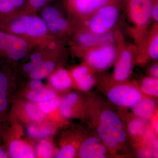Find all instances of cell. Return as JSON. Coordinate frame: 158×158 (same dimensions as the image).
I'll return each mask as SVG.
<instances>
[{
	"label": "cell",
	"mask_w": 158,
	"mask_h": 158,
	"mask_svg": "<svg viewBox=\"0 0 158 158\" xmlns=\"http://www.w3.org/2000/svg\"><path fill=\"white\" fill-rule=\"evenodd\" d=\"M0 30L10 32L20 37L40 39L48 32L45 23L41 17L26 15L13 19L0 20Z\"/></svg>",
	"instance_id": "obj_1"
},
{
	"label": "cell",
	"mask_w": 158,
	"mask_h": 158,
	"mask_svg": "<svg viewBox=\"0 0 158 158\" xmlns=\"http://www.w3.org/2000/svg\"><path fill=\"white\" fill-rule=\"evenodd\" d=\"M116 0H113L93 13L87 22L89 32L102 35L109 33L116 24L119 10Z\"/></svg>",
	"instance_id": "obj_2"
},
{
	"label": "cell",
	"mask_w": 158,
	"mask_h": 158,
	"mask_svg": "<svg viewBox=\"0 0 158 158\" xmlns=\"http://www.w3.org/2000/svg\"><path fill=\"white\" fill-rule=\"evenodd\" d=\"M28 47L24 38L0 30V57L7 56L19 61L25 56Z\"/></svg>",
	"instance_id": "obj_3"
},
{
	"label": "cell",
	"mask_w": 158,
	"mask_h": 158,
	"mask_svg": "<svg viewBox=\"0 0 158 158\" xmlns=\"http://www.w3.org/2000/svg\"><path fill=\"white\" fill-rule=\"evenodd\" d=\"M117 50L111 42L103 44L90 48L86 59L88 64L99 70L109 67L116 59Z\"/></svg>",
	"instance_id": "obj_4"
},
{
	"label": "cell",
	"mask_w": 158,
	"mask_h": 158,
	"mask_svg": "<svg viewBox=\"0 0 158 158\" xmlns=\"http://www.w3.org/2000/svg\"><path fill=\"white\" fill-rule=\"evenodd\" d=\"M130 20L139 29L146 27L152 18L154 0H124Z\"/></svg>",
	"instance_id": "obj_5"
},
{
	"label": "cell",
	"mask_w": 158,
	"mask_h": 158,
	"mask_svg": "<svg viewBox=\"0 0 158 158\" xmlns=\"http://www.w3.org/2000/svg\"><path fill=\"white\" fill-rule=\"evenodd\" d=\"M110 101L119 106L134 107L142 99V94L137 88L129 85H120L113 87L108 92Z\"/></svg>",
	"instance_id": "obj_6"
},
{
	"label": "cell",
	"mask_w": 158,
	"mask_h": 158,
	"mask_svg": "<svg viewBox=\"0 0 158 158\" xmlns=\"http://www.w3.org/2000/svg\"><path fill=\"white\" fill-rule=\"evenodd\" d=\"M100 125L109 132L118 144L125 141L126 135L123 124L116 113L110 110H106L102 113Z\"/></svg>",
	"instance_id": "obj_7"
},
{
	"label": "cell",
	"mask_w": 158,
	"mask_h": 158,
	"mask_svg": "<svg viewBox=\"0 0 158 158\" xmlns=\"http://www.w3.org/2000/svg\"><path fill=\"white\" fill-rule=\"evenodd\" d=\"M41 18L45 23L48 31L52 33H59L65 31L68 24L55 6L47 5L42 9Z\"/></svg>",
	"instance_id": "obj_8"
},
{
	"label": "cell",
	"mask_w": 158,
	"mask_h": 158,
	"mask_svg": "<svg viewBox=\"0 0 158 158\" xmlns=\"http://www.w3.org/2000/svg\"><path fill=\"white\" fill-rule=\"evenodd\" d=\"M133 56L130 49L124 48L121 51L115 65L113 76L117 81H125L129 76L132 67Z\"/></svg>",
	"instance_id": "obj_9"
},
{
	"label": "cell",
	"mask_w": 158,
	"mask_h": 158,
	"mask_svg": "<svg viewBox=\"0 0 158 158\" xmlns=\"http://www.w3.org/2000/svg\"><path fill=\"white\" fill-rule=\"evenodd\" d=\"M106 150L98 138H90L81 145L79 151L82 158H103L106 156Z\"/></svg>",
	"instance_id": "obj_10"
},
{
	"label": "cell",
	"mask_w": 158,
	"mask_h": 158,
	"mask_svg": "<svg viewBox=\"0 0 158 158\" xmlns=\"http://www.w3.org/2000/svg\"><path fill=\"white\" fill-rule=\"evenodd\" d=\"M113 0H69L71 6L79 14H92Z\"/></svg>",
	"instance_id": "obj_11"
},
{
	"label": "cell",
	"mask_w": 158,
	"mask_h": 158,
	"mask_svg": "<svg viewBox=\"0 0 158 158\" xmlns=\"http://www.w3.org/2000/svg\"><path fill=\"white\" fill-rule=\"evenodd\" d=\"M113 38L112 34L109 33L98 35L88 31L79 34L77 40L83 47L90 48L103 44L111 42Z\"/></svg>",
	"instance_id": "obj_12"
},
{
	"label": "cell",
	"mask_w": 158,
	"mask_h": 158,
	"mask_svg": "<svg viewBox=\"0 0 158 158\" xmlns=\"http://www.w3.org/2000/svg\"><path fill=\"white\" fill-rule=\"evenodd\" d=\"M26 0H0V20L8 19L24 7Z\"/></svg>",
	"instance_id": "obj_13"
},
{
	"label": "cell",
	"mask_w": 158,
	"mask_h": 158,
	"mask_svg": "<svg viewBox=\"0 0 158 158\" xmlns=\"http://www.w3.org/2000/svg\"><path fill=\"white\" fill-rule=\"evenodd\" d=\"M9 151L12 157L32 158L34 157V152L28 144L19 141H12L9 146Z\"/></svg>",
	"instance_id": "obj_14"
},
{
	"label": "cell",
	"mask_w": 158,
	"mask_h": 158,
	"mask_svg": "<svg viewBox=\"0 0 158 158\" xmlns=\"http://www.w3.org/2000/svg\"><path fill=\"white\" fill-rule=\"evenodd\" d=\"M50 83L53 87L63 90L70 86L71 80L68 73L65 69H60L53 74L50 77Z\"/></svg>",
	"instance_id": "obj_15"
},
{
	"label": "cell",
	"mask_w": 158,
	"mask_h": 158,
	"mask_svg": "<svg viewBox=\"0 0 158 158\" xmlns=\"http://www.w3.org/2000/svg\"><path fill=\"white\" fill-rule=\"evenodd\" d=\"M156 103L153 100L146 99L134 106V112L140 118H147L151 116L155 108Z\"/></svg>",
	"instance_id": "obj_16"
},
{
	"label": "cell",
	"mask_w": 158,
	"mask_h": 158,
	"mask_svg": "<svg viewBox=\"0 0 158 158\" xmlns=\"http://www.w3.org/2000/svg\"><path fill=\"white\" fill-rule=\"evenodd\" d=\"M56 64L52 61H43L41 64L30 73V77L33 79L41 80L48 76L54 70Z\"/></svg>",
	"instance_id": "obj_17"
},
{
	"label": "cell",
	"mask_w": 158,
	"mask_h": 158,
	"mask_svg": "<svg viewBox=\"0 0 158 158\" xmlns=\"http://www.w3.org/2000/svg\"><path fill=\"white\" fill-rule=\"evenodd\" d=\"M8 85V76L5 72L0 67V113L4 112L7 108Z\"/></svg>",
	"instance_id": "obj_18"
},
{
	"label": "cell",
	"mask_w": 158,
	"mask_h": 158,
	"mask_svg": "<svg viewBox=\"0 0 158 158\" xmlns=\"http://www.w3.org/2000/svg\"><path fill=\"white\" fill-rule=\"evenodd\" d=\"M56 94L52 90L43 88L29 92L27 97L29 99L35 102H44L55 98Z\"/></svg>",
	"instance_id": "obj_19"
},
{
	"label": "cell",
	"mask_w": 158,
	"mask_h": 158,
	"mask_svg": "<svg viewBox=\"0 0 158 158\" xmlns=\"http://www.w3.org/2000/svg\"><path fill=\"white\" fill-rule=\"evenodd\" d=\"M141 90L146 94L152 96H158V81L157 78L148 77L143 80Z\"/></svg>",
	"instance_id": "obj_20"
},
{
	"label": "cell",
	"mask_w": 158,
	"mask_h": 158,
	"mask_svg": "<svg viewBox=\"0 0 158 158\" xmlns=\"http://www.w3.org/2000/svg\"><path fill=\"white\" fill-rule=\"evenodd\" d=\"M78 99L77 95L76 93H70L64 99L61 108L62 116L65 118H70L72 114V107L76 103Z\"/></svg>",
	"instance_id": "obj_21"
},
{
	"label": "cell",
	"mask_w": 158,
	"mask_h": 158,
	"mask_svg": "<svg viewBox=\"0 0 158 158\" xmlns=\"http://www.w3.org/2000/svg\"><path fill=\"white\" fill-rule=\"evenodd\" d=\"M53 152L52 145L50 142L44 141L40 143L37 149V155L40 157H52Z\"/></svg>",
	"instance_id": "obj_22"
},
{
	"label": "cell",
	"mask_w": 158,
	"mask_h": 158,
	"mask_svg": "<svg viewBox=\"0 0 158 158\" xmlns=\"http://www.w3.org/2000/svg\"><path fill=\"white\" fill-rule=\"evenodd\" d=\"M148 53L150 57L153 59L158 58V31L152 36L147 48Z\"/></svg>",
	"instance_id": "obj_23"
},
{
	"label": "cell",
	"mask_w": 158,
	"mask_h": 158,
	"mask_svg": "<svg viewBox=\"0 0 158 158\" xmlns=\"http://www.w3.org/2000/svg\"><path fill=\"white\" fill-rule=\"evenodd\" d=\"M28 133L30 136L35 138H44L49 135L52 133V130L48 127H38L31 126L28 128Z\"/></svg>",
	"instance_id": "obj_24"
},
{
	"label": "cell",
	"mask_w": 158,
	"mask_h": 158,
	"mask_svg": "<svg viewBox=\"0 0 158 158\" xmlns=\"http://www.w3.org/2000/svg\"><path fill=\"white\" fill-rule=\"evenodd\" d=\"M26 110L29 116L35 121H40L44 118L43 113L39 107L32 103L26 105Z\"/></svg>",
	"instance_id": "obj_25"
},
{
	"label": "cell",
	"mask_w": 158,
	"mask_h": 158,
	"mask_svg": "<svg viewBox=\"0 0 158 158\" xmlns=\"http://www.w3.org/2000/svg\"><path fill=\"white\" fill-rule=\"evenodd\" d=\"M61 104V100L59 98H53L46 101L41 102L39 108L44 113H49L56 110Z\"/></svg>",
	"instance_id": "obj_26"
},
{
	"label": "cell",
	"mask_w": 158,
	"mask_h": 158,
	"mask_svg": "<svg viewBox=\"0 0 158 158\" xmlns=\"http://www.w3.org/2000/svg\"><path fill=\"white\" fill-rule=\"evenodd\" d=\"M144 128V123L141 119L136 118L132 120L128 126V131L131 135L138 136L142 134Z\"/></svg>",
	"instance_id": "obj_27"
},
{
	"label": "cell",
	"mask_w": 158,
	"mask_h": 158,
	"mask_svg": "<svg viewBox=\"0 0 158 158\" xmlns=\"http://www.w3.org/2000/svg\"><path fill=\"white\" fill-rule=\"evenodd\" d=\"M76 81L79 88L82 90H89L93 86L94 78L93 75L88 73Z\"/></svg>",
	"instance_id": "obj_28"
},
{
	"label": "cell",
	"mask_w": 158,
	"mask_h": 158,
	"mask_svg": "<svg viewBox=\"0 0 158 158\" xmlns=\"http://www.w3.org/2000/svg\"><path fill=\"white\" fill-rule=\"evenodd\" d=\"M52 0H26L24 7L30 10H38L43 9Z\"/></svg>",
	"instance_id": "obj_29"
},
{
	"label": "cell",
	"mask_w": 158,
	"mask_h": 158,
	"mask_svg": "<svg viewBox=\"0 0 158 158\" xmlns=\"http://www.w3.org/2000/svg\"><path fill=\"white\" fill-rule=\"evenodd\" d=\"M76 153L74 148L71 145H67L63 148L58 152L56 158H73Z\"/></svg>",
	"instance_id": "obj_30"
},
{
	"label": "cell",
	"mask_w": 158,
	"mask_h": 158,
	"mask_svg": "<svg viewBox=\"0 0 158 158\" xmlns=\"http://www.w3.org/2000/svg\"><path fill=\"white\" fill-rule=\"evenodd\" d=\"M43 56L40 53L37 52L32 54L31 57V62L28 63L32 71L37 68L43 62Z\"/></svg>",
	"instance_id": "obj_31"
},
{
	"label": "cell",
	"mask_w": 158,
	"mask_h": 158,
	"mask_svg": "<svg viewBox=\"0 0 158 158\" xmlns=\"http://www.w3.org/2000/svg\"><path fill=\"white\" fill-rule=\"evenodd\" d=\"M88 72H89V69L87 66L82 65V66H79L75 69L73 71V77L76 81H77L88 73H89Z\"/></svg>",
	"instance_id": "obj_32"
},
{
	"label": "cell",
	"mask_w": 158,
	"mask_h": 158,
	"mask_svg": "<svg viewBox=\"0 0 158 158\" xmlns=\"http://www.w3.org/2000/svg\"><path fill=\"white\" fill-rule=\"evenodd\" d=\"M152 18L156 22L158 21V0H154L151 12Z\"/></svg>",
	"instance_id": "obj_33"
},
{
	"label": "cell",
	"mask_w": 158,
	"mask_h": 158,
	"mask_svg": "<svg viewBox=\"0 0 158 158\" xmlns=\"http://www.w3.org/2000/svg\"><path fill=\"white\" fill-rule=\"evenodd\" d=\"M30 87L33 90H37L44 88L43 84L40 80L33 79L30 84Z\"/></svg>",
	"instance_id": "obj_34"
},
{
	"label": "cell",
	"mask_w": 158,
	"mask_h": 158,
	"mask_svg": "<svg viewBox=\"0 0 158 158\" xmlns=\"http://www.w3.org/2000/svg\"><path fill=\"white\" fill-rule=\"evenodd\" d=\"M150 73L153 77L157 78L158 77V63H156L153 65L150 69Z\"/></svg>",
	"instance_id": "obj_35"
},
{
	"label": "cell",
	"mask_w": 158,
	"mask_h": 158,
	"mask_svg": "<svg viewBox=\"0 0 158 158\" xmlns=\"http://www.w3.org/2000/svg\"><path fill=\"white\" fill-rule=\"evenodd\" d=\"M8 157V155L6 150L0 146V158H6Z\"/></svg>",
	"instance_id": "obj_36"
},
{
	"label": "cell",
	"mask_w": 158,
	"mask_h": 158,
	"mask_svg": "<svg viewBox=\"0 0 158 158\" xmlns=\"http://www.w3.org/2000/svg\"><path fill=\"white\" fill-rule=\"evenodd\" d=\"M141 156L144 157H149L151 156V153L149 150L144 149V150L142 151L141 153Z\"/></svg>",
	"instance_id": "obj_37"
}]
</instances>
